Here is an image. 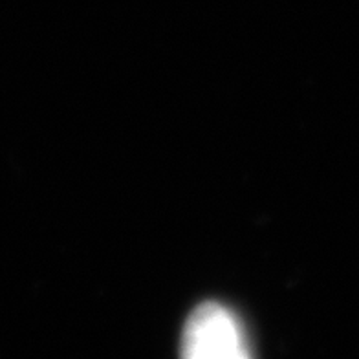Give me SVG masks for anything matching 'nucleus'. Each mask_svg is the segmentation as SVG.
<instances>
[{
    "label": "nucleus",
    "instance_id": "f257e3e1",
    "mask_svg": "<svg viewBox=\"0 0 359 359\" xmlns=\"http://www.w3.org/2000/svg\"><path fill=\"white\" fill-rule=\"evenodd\" d=\"M182 352L189 359H242L250 355V341L231 310L205 303L185 323Z\"/></svg>",
    "mask_w": 359,
    "mask_h": 359
}]
</instances>
